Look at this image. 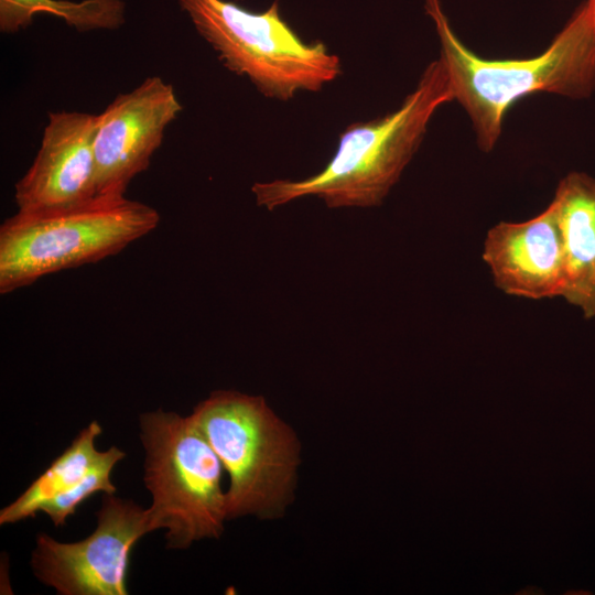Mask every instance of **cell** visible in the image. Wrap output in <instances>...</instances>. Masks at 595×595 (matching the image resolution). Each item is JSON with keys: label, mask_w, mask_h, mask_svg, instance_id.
Instances as JSON below:
<instances>
[{"label": "cell", "mask_w": 595, "mask_h": 595, "mask_svg": "<svg viewBox=\"0 0 595 595\" xmlns=\"http://www.w3.org/2000/svg\"><path fill=\"white\" fill-rule=\"evenodd\" d=\"M424 8L434 22L454 100L468 115L484 152L495 148L508 109L521 98L550 93L580 99L595 89V25L585 3L541 54L510 60L470 51L453 31L441 0H425Z\"/></svg>", "instance_id": "1"}, {"label": "cell", "mask_w": 595, "mask_h": 595, "mask_svg": "<svg viewBox=\"0 0 595 595\" xmlns=\"http://www.w3.org/2000/svg\"><path fill=\"white\" fill-rule=\"evenodd\" d=\"M453 100L448 75L437 58L424 68L398 109L348 126L322 171L300 181L255 183L251 191L257 204L273 210L314 195L329 208L380 205L418 151L435 111Z\"/></svg>", "instance_id": "2"}, {"label": "cell", "mask_w": 595, "mask_h": 595, "mask_svg": "<svg viewBox=\"0 0 595 595\" xmlns=\"http://www.w3.org/2000/svg\"><path fill=\"white\" fill-rule=\"evenodd\" d=\"M190 416L229 476L227 520L280 517L293 499L300 444L264 398L217 390Z\"/></svg>", "instance_id": "3"}, {"label": "cell", "mask_w": 595, "mask_h": 595, "mask_svg": "<svg viewBox=\"0 0 595 595\" xmlns=\"http://www.w3.org/2000/svg\"><path fill=\"white\" fill-rule=\"evenodd\" d=\"M159 221L155 208L125 195L96 196L56 210L17 212L0 226V292L117 255Z\"/></svg>", "instance_id": "4"}, {"label": "cell", "mask_w": 595, "mask_h": 595, "mask_svg": "<svg viewBox=\"0 0 595 595\" xmlns=\"http://www.w3.org/2000/svg\"><path fill=\"white\" fill-rule=\"evenodd\" d=\"M197 33L230 72L247 77L267 98L318 91L342 74L338 55L322 42H304L281 18L275 0L251 12L226 0H178Z\"/></svg>", "instance_id": "5"}, {"label": "cell", "mask_w": 595, "mask_h": 595, "mask_svg": "<svg viewBox=\"0 0 595 595\" xmlns=\"http://www.w3.org/2000/svg\"><path fill=\"white\" fill-rule=\"evenodd\" d=\"M152 531L166 529L169 549L219 538L227 520L220 459L192 418L158 409L139 418Z\"/></svg>", "instance_id": "6"}, {"label": "cell", "mask_w": 595, "mask_h": 595, "mask_svg": "<svg viewBox=\"0 0 595 595\" xmlns=\"http://www.w3.org/2000/svg\"><path fill=\"white\" fill-rule=\"evenodd\" d=\"M151 531L148 509L105 494L95 531L73 543L37 534L31 567L61 595H127L131 550Z\"/></svg>", "instance_id": "7"}, {"label": "cell", "mask_w": 595, "mask_h": 595, "mask_svg": "<svg viewBox=\"0 0 595 595\" xmlns=\"http://www.w3.org/2000/svg\"><path fill=\"white\" fill-rule=\"evenodd\" d=\"M181 110L173 86L150 76L98 115L94 138L97 196L125 195L130 182L148 169L166 127Z\"/></svg>", "instance_id": "8"}, {"label": "cell", "mask_w": 595, "mask_h": 595, "mask_svg": "<svg viewBox=\"0 0 595 595\" xmlns=\"http://www.w3.org/2000/svg\"><path fill=\"white\" fill-rule=\"evenodd\" d=\"M98 115L52 111L39 151L14 185L18 212L83 205L97 196L94 138Z\"/></svg>", "instance_id": "9"}, {"label": "cell", "mask_w": 595, "mask_h": 595, "mask_svg": "<svg viewBox=\"0 0 595 595\" xmlns=\"http://www.w3.org/2000/svg\"><path fill=\"white\" fill-rule=\"evenodd\" d=\"M482 257L495 285L508 295L530 300L563 295L564 249L552 203L526 221H500L493 226Z\"/></svg>", "instance_id": "10"}, {"label": "cell", "mask_w": 595, "mask_h": 595, "mask_svg": "<svg viewBox=\"0 0 595 595\" xmlns=\"http://www.w3.org/2000/svg\"><path fill=\"white\" fill-rule=\"evenodd\" d=\"M556 210L565 260L562 298L585 318L595 316V178L571 172L558 184L551 202Z\"/></svg>", "instance_id": "11"}, {"label": "cell", "mask_w": 595, "mask_h": 595, "mask_svg": "<svg viewBox=\"0 0 595 595\" xmlns=\"http://www.w3.org/2000/svg\"><path fill=\"white\" fill-rule=\"evenodd\" d=\"M101 432L97 421L83 429L29 487L0 511V524L34 518L45 504L80 485L104 456L105 451L96 448V439Z\"/></svg>", "instance_id": "12"}, {"label": "cell", "mask_w": 595, "mask_h": 595, "mask_svg": "<svg viewBox=\"0 0 595 595\" xmlns=\"http://www.w3.org/2000/svg\"><path fill=\"white\" fill-rule=\"evenodd\" d=\"M39 12L60 17L78 31L112 30L125 21L122 0H0V30L17 32L28 26Z\"/></svg>", "instance_id": "13"}, {"label": "cell", "mask_w": 595, "mask_h": 595, "mask_svg": "<svg viewBox=\"0 0 595 595\" xmlns=\"http://www.w3.org/2000/svg\"><path fill=\"white\" fill-rule=\"evenodd\" d=\"M125 456L126 453L116 446L105 451L100 462L80 485L45 504L41 508V512L50 517L54 526L61 527L91 495L96 493L115 494L117 488L111 482V473L115 465Z\"/></svg>", "instance_id": "14"}, {"label": "cell", "mask_w": 595, "mask_h": 595, "mask_svg": "<svg viewBox=\"0 0 595 595\" xmlns=\"http://www.w3.org/2000/svg\"><path fill=\"white\" fill-rule=\"evenodd\" d=\"M585 4L588 9L593 23L595 25V0H587Z\"/></svg>", "instance_id": "15"}]
</instances>
